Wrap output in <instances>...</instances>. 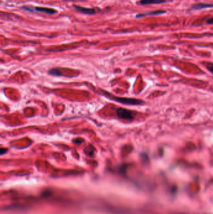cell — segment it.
Instances as JSON below:
<instances>
[{"mask_svg":"<svg viewBox=\"0 0 213 214\" xmlns=\"http://www.w3.org/2000/svg\"><path fill=\"white\" fill-rule=\"evenodd\" d=\"M166 0H141L139 3L141 5H147L152 4H160L165 3Z\"/></svg>","mask_w":213,"mask_h":214,"instance_id":"6","label":"cell"},{"mask_svg":"<svg viewBox=\"0 0 213 214\" xmlns=\"http://www.w3.org/2000/svg\"><path fill=\"white\" fill-rule=\"evenodd\" d=\"M166 12L165 11H162V10H159V11H154V12H151L148 13H141V14H138V15L136 16L137 18H141V17H144V16H153V15H160V14H162L165 13Z\"/></svg>","mask_w":213,"mask_h":214,"instance_id":"5","label":"cell"},{"mask_svg":"<svg viewBox=\"0 0 213 214\" xmlns=\"http://www.w3.org/2000/svg\"><path fill=\"white\" fill-rule=\"evenodd\" d=\"M206 67H207V68L208 69V70L213 74V63H208Z\"/></svg>","mask_w":213,"mask_h":214,"instance_id":"9","label":"cell"},{"mask_svg":"<svg viewBox=\"0 0 213 214\" xmlns=\"http://www.w3.org/2000/svg\"><path fill=\"white\" fill-rule=\"evenodd\" d=\"M213 8V5L212 4H206V3H199V4L195 5L193 8L195 10H201L204 8Z\"/></svg>","mask_w":213,"mask_h":214,"instance_id":"7","label":"cell"},{"mask_svg":"<svg viewBox=\"0 0 213 214\" xmlns=\"http://www.w3.org/2000/svg\"><path fill=\"white\" fill-rule=\"evenodd\" d=\"M116 115L119 118L132 120L135 118V113L131 110L120 108L116 110Z\"/></svg>","mask_w":213,"mask_h":214,"instance_id":"2","label":"cell"},{"mask_svg":"<svg viewBox=\"0 0 213 214\" xmlns=\"http://www.w3.org/2000/svg\"><path fill=\"white\" fill-rule=\"evenodd\" d=\"M102 93L103 95H104L107 98H109L110 99L116 101V102L124 104V105H141L143 103V101L139 100V99H132V98L118 97V96H114L106 91H104V90H102Z\"/></svg>","mask_w":213,"mask_h":214,"instance_id":"1","label":"cell"},{"mask_svg":"<svg viewBox=\"0 0 213 214\" xmlns=\"http://www.w3.org/2000/svg\"><path fill=\"white\" fill-rule=\"evenodd\" d=\"M207 23H208V24H213V18H211L209 19V20L207 21Z\"/></svg>","mask_w":213,"mask_h":214,"instance_id":"12","label":"cell"},{"mask_svg":"<svg viewBox=\"0 0 213 214\" xmlns=\"http://www.w3.org/2000/svg\"><path fill=\"white\" fill-rule=\"evenodd\" d=\"M74 8L78 12L85 13V14H93L95 13V10L93 8H85V7H81L79 6L74 5Z\"/></svg>","mask_w":213,"mask_h":214,"instance_id":"4","label":"cell"},{"mask_svg":"<svg viewBox=\"0 0 213 214\" xmlns=\"http://www.w3.org/2000/svg\"><path fill=\"white\" fill-rule=\"evenodd\" d=\"M82 141H83V140H82L81 139H80V138H78V139H76L74 140V143H76V144L81 143Z\"/></svg>","mask_w":213,"mask_h":214,"instance_id":"10","label":"cell"},{"mask_svg":"<svg viewBox=\"0 0 213 214\" xmlns=\"http://www.w3.org/2000/svg\"><path fill=\"white\" fill-rule=\"evenodd\" d=\"M49 73L51 75L54 76H63L64 75L61 73V71H60L57 69L56 68H53L51 70H50L49 71Z\"/></svg>","mask_w":213,"mask_h":214,"instance_id":"8","label":"cell"},{"mask_svg":"<svg viewBox=\"0 0 213 214\" xmlns=\"http://www.w3.org/2000/svg\"><path fill=\"white\" fill-rule=\"evenodd\" d=\"M6 151H7V149H5V148H1V150H0V152H1V155H3L5 154V153H6Z\"/></svg>","mask_w":213,"mask_h":214,"instance_id":"11","label":"cell"},{"mask_svg":"<svg viewBox=\"0 0 213 214\" xmlns=\"http://www.w3.org/2000/svg\"><path fill=\"white\" fill-rule=\"evenodd\" d=\"M34 9V11H37V12L45 13L49 14H53L57 13V11L55 9L46 8V7H35Z\"/></svg>","mask_w":213,"mask_h":214,"instance_id":"3","label":"cell"}]
</instances>
